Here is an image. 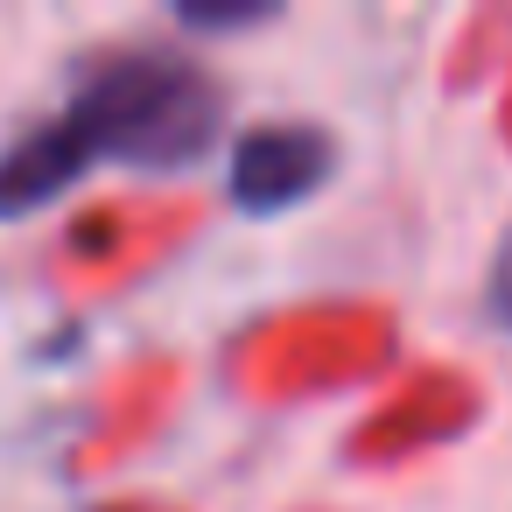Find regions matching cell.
<instances>
[{
  "label": "cell",
  "mask_w": 512,
  "mask_h": 512,
  "mask_svg": "<svg viewBox=\"0 0 512 512\" xmlns=\"http://www.w3.org/2000/svg\"><path fill=\"white\" fill-rule=\"evenodd\" d=\"M225 92L197 57L176 50H120L92 64L71 99L0 155V218H29L85 183L99 162L127 169H183L218 141Z\"/></svg>",
  "instance_id": "6da1fadb"
},
{
  "label": "cell",
  "mask_w": 512,
  "mask_h": 512,
  "mask_svg": "<svg viewBox=\"0 0 512 512\" xmlns=\"http://www.w3.org/2000/svg\"><path fill=\"white\" fill-rule=\"evenodd\" d=\"M330 162H337V148H330L323 127L267 120V127H253V134L239 141V155H232V204L253 211V218H274V211L316 197V190L330 183Z\"/></svg>",
  "instance_id": "7a4b0ae2"
},
{
  "label": "cell",
  "mask_w": 512,
  "mask_h": 512,
  "mask_svg": "<svg viewBox=\"0 0 512 512\" xmlns=\"http://www.w3.org/2000/svg\"><path fill=\"white\" fill-rule=\"evenodd\" d=\"M491 316L512 330V232L498 239V260H491Z\"/></svg>",
  "instance_id": "3957f363"
},
{
  "label": "cell",
  "mask_w": 512,
  "mask_h": 512,
  "mask_svg": "<svg viewBox=\"0 0 512 512\" xmlns=\"http://www.w3.org/2000/svg\"><path fill=\"white\" fill-rule=\"evenodd\" d=\"M183 22L190 29H246V22H260V8H183Z\"/></svg>",
  "instance_id": "277c9868"
}]
</instances>
